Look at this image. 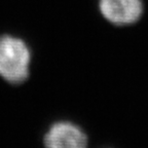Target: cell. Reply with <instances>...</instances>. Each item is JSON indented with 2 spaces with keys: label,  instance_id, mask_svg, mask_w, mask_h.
<instances>
[{
  "label": "cell",
  "instance_id": "obj_3",
  "mask_svg": "<svg viewBox=\"0 0 148 148\" xmlns=\"http://www.w3.org/2000/svg\"><path fill=\"white\" fill-rule=\"evenodd\" d=\"M44 145L46 148H88V137L78 125L60 121L49 127Z\"/></svg>",
  "mask_w": 148,
  "mask_h": 148
},
{
  "label": "cell",
  "instance_id": "obj_1",
  "mask_svg": "<svg viewBox=\"0 0 148 148\" xmlns=\"http://www.w3.org/2000/svg\"><path fill=\"white\" fill-rule=\"evenodd\" d=\"M30 51L23 40L0 37V76L10 83H22L29 76Z\"/></svg>",
  "mask_w": 148,
  "mask_h": 148
},
{
  "label": "cell",
  "instance_id": "obj_2",
  "mask_svg": "<svg viewBox=\"0 0 148 148\" xmlns=\"http://www.w3.org/2000/svg\"><path fill=\"white\" fill-rule=\"evenodd\" d=\"M102 16L116 26H127L138 22L143 14L142 0H99Z\"/></svg>",
  "mask_w": 148,
  "mask_h": 148
}]
</instances>
